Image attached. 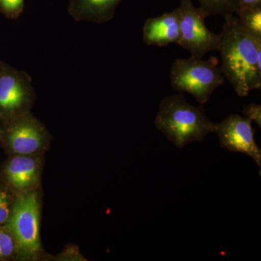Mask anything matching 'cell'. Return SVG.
I'll return each instance as SVG.
<instances>
[{"label": "cell", "instance_id": "6da1fadb", "mask_svg": "<svg viewBox=\"0 0 261 261\" xmlns=\"http://www.w3.org/2000/svg\"><path fill=\"white\" fill-rule=\"evenodd\" d=\"M224 18L218 50L220 68L239 97H247L261 87V36L250 32L233 14Z\"/></svg>", "mask_w": 261, "mask_h": 261}, {"label": "cell", "instance_id": "7a4b0ae2", "mask_svg": "<svg viewBox=\"0 0 261 261\" xmlns=\"http://www.w3.org/2000/svg\"><path fill=\"white\" fill-rule=\"evenodd\" d=\"M154 123L180 149L192 142H202L215 130V123L206 115L204 106H192L180 92L163 98Z\"/></svg>", "mask_w": 261, "mask_h": 261}, {"label": "cell", "instance_id": "3957f363", "mask_svg": "<svg viewBox=\"0 0 261 261\" xmlns=\"http://www.w3.org/2000/svg\"><path fill=\"white\" fill-rule=\"evenodd\" d=\"M219 64V61L214 56L206 61L193 57L178 58L171 67V87L180 93L191 94L197 102L203 105L208 102L214 91L225 83Z\"/></svg>", "mask_w": 261, "mask_h": 261}, {"label": "cell", "instance_id": "277c9868", "mask_svg": "<svg viewBox=\"0 0 261 261\" xmlns=\"http://www.w3.org/2000/svg\"><path fill=\"white\" fill-rule=\"evenodd\" d=\"M178 8L181 32L178 45L199 59L210 51L219 50L220 34H215L206 27L207 17L203 11L194 6L192 0H180Z\"/></svg>", "mask_w": 261, "mask_h": 261}, {"label": "cell", "instance_id": "5b68a950", "mask_svg": "<svg viewBox=\"0 0 261 261\" xmlns=\"http://www.w3.org/2000/svg\"><path fill=\"white\" fill-rule=\"evenodd\" d=\"M9 228L24 254L33 255L39 252V204L36 192L18 197L10 215Z\"/></svg>", "mask_w": 261, "mask_h": 261}, {"label": "cell", "instance_id": "8992f818", "mask_svg": "<svg viewBox=\"0 0 261 261\" xmlns=\"http://www.w3.org/2000/svg\"><path fill=\"white\" fill-rule=\"evenodd\" d=\"M252 121L238 114H231L224 121L215 123L221 148L241 152L251 158L261 167V150L255 140Z\"/></svg>", "mask_w": 261, "mask_h": 261}, {"label": "cell", "instance_id": "52a82bcc", "mask_svg": "<svg viewBox=\"0 0 261 261\" xmlns=\"http://www.w3.org/2000/svg\"><path fill=\"white\" fill-rule=\"evenodd\" d=\"M32 79L25 72L0 75V108L8 112L18 111L32 95Z\"/></svg>", "mask_w": 261, "mask_h": 261}, {"label": "cell", "instance_id": "ba28073f", "mask_svg": "<svg viewBox=\"0 0 261 261\" xmlns=\"http://www.w3.org/2000/svg\"><path fill=\"white\" fill-rule=\"evenodd\" d=\"M181 37L179 8L161 16L146 20L143 25V41L147 45L164 47L178 44Z\"/></svg>", "mask_w": 261, "mask_h": 261}, {"label": "cell", "instance_id": "9c48e42d", "mask_svg": "<svg viewBox=\"0 0 261 261\" xmlns=\"http://www.w3.org/2000/svg\"><path fill=\"white\" fill-rule=\"evenodd\" d=\"M122 0H69L68 13L77 22L105 23L112 20Z\"/></svg>", "mask_w": 261, "mask_h": 261}, {"label": "cell", "instance_id": "30bf717a", "mask_svg": "<svg viewBox=\"0 0 261 261\" xmlns=\"http://www.w3.org/2000/svg\"><path fill=\"white\" fill-rule=\"evenodd\" d=\"M8 140L10 147L16 153L32 154L42 145V130L31 118H23L11 127Z\"/></svg>", "mask_w": 261, "mask_h": 261}, {"label": "cell", "instance_id": "8fae6325", "mask_svg": "<svg viewBox=\"0 0 261 261\" xmlns=\"http://www.w3.org/2000/svg\"><path fill=\"white\" fill-rule=\"evenodd\" d=\"M7 175L10 183L16 188L19 190L28 188L37 183V163L32 158L17 156L8 164Z\"/></svg>", "mask_w": 261, "mask_h": 261}, {"label": "cell", "instance_id": "7c38bea8", "mask_svg": "<svg viewBox=\"0 0 261 261\" xmlns=\"http://www.w3.org/2000/svg\"><path fill=\"white\" fill-rule=\"evenodd\" d=\"M201 10L206 17L221 15L223 17L237 13L239 10L238 0H198Z\"/></svg>", "mask_w": 261, "mask_h": 261}, {"label": "cell", "instance_id": "4fadbf2b", "mask_svg": "<svg viewBox=\"0 0 261 261\" xmlns=\"http://www.w3.org/2000/svg\"><path fill=\"white\" fill-rule=\"evenodd\" d=\"M242 23L250 32L261 36V7L241 10L236 13Z\"/></svg>", "mask_w": 261, "mask_h": 261}, {"label": "cell", "instance_id": "5bb4252c", "mask_svg": "<svg viewBox=\"0 0 261 261\" xmlns=\"http://www.w3.org/2000/svg\"><path fill=\"white\" fill-rule=\"evenodd\" d=\"M25 0H0V8L7 14L17 18L23 12Z\"/></svg>", "mask_w": 261, "mask_h": 261}, {"label": "cell", "instance_id": "9a60e30c", "mask_svg": "<svg viewBox=\"0 0 261 261\" xmlns=\"http://www.w3.org/2000/svg\"><path fill=\"white\" fill-rule=\"evenodd\" d=\"M14 248L13 239L8 233L0 231V258L10 256Z\"/></svg>", "mask_w": 261, "mask_h": 261}, {"label": "cell", "instance_id": "2e32d148", "mask_svg": "<svg viewBox=\"0 0 261 261\" xmlns=\"http://www.w3.org/2000/svg\"><path fill=\"white\" fill-rule=\"evenodd\" d=\"M243 114L246 118L256 122L259 127H261V106L255 103H250L243 110Z\"/></svg>", "mask_w": 261, "mask_h": 261}, {"label": "cell", "instance_id": "e0dca14e", "mask_svg": "<svg viewBox=\"0 0 261 261\" xmlns=\"http://www.w3.org/2000/svg\"><path fill=\"white\" fill-rule=\"evenodd\" d=\"M10 210L6 194L0 190V224L9 218Z\"/></svg>", "mask_w": 261, "mask_h": 261}, {"label": "cell", "instance_id": "ac0fdd59", "mask_svg": "<svg viewBox=\"0 0 261 261\" xmlns=\"http://www.w3.org/2000/svg\"><path fill=\"white\" fill-rule=\"evenodd\" d=\"M239 10L260 8L261 0H238Z\"/></svg>", "mask_w": 261, "mask_h": 261}]
</instances>
